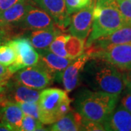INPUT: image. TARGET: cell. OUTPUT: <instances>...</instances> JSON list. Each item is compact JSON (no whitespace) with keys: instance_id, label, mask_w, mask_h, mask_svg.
Listing matches in <instances>:
<instances>
[{"instance_id":"6da1fadb","label":"cell","mask_w":131,"mask_h":131,"mask_svg":"<svg viewBox=\"0 0 131 131\" xmlns=\"http://www.w3.org/2000/svg\"><path fill=\"white\" fill-rule=\"evenodd\" d=\"M119 69L106 61L90 58L82 74L86 83L95 91L118 95L125 88V76Z\"/></svg>"},{"instance_id":"7a4b0ae2","label":"cell","mask_w":131,"mask_h":131,"mask_svg":"<svg viewBox=\"0 0 131 131\" xmlns=\"http://www.w3.org/2000/svg\"><path fill=\"white\" fill-rule=\"evenodd\" d=\"M127 26L115 0H96L93 13V24L84 47L89 48L99 38L107 36Z\"/></svg>"},{"instance_id":"3957f363","label":"cell","mask_w":131,"mask_h":131,"mask_svg":"<svg viewBox=\"0 0 131 131\" xmlns=\"http://www.w3.org/2000/svg\"><path fill=\"white\" fill-rule=\"evenodd\" d=\"M118 100V95L84 90L77 98V108L85 119L103 123L116 108Z\"/></svg>"},{"instance_id":"277c9868","label":"cell","mask_w":131,"mask_h":131,"mask_svg":"<svg viewBox=\"0 0 131 131\" xmlns=\"http://www.w3.org/2000/svg\"><path fill=\"white\" fill-rule=\"evenodd\" d=\"M71 99L67 91L59 88H45L39 98V120L44 125H52L71 111Z\"/></svg>"},{"instance_id":"5b68a950","label":"cell","mask_w":131,"mask_h":131,"mask_svg":"<svg viewBox=\"0 0 131 131\" xmlns=\"http://www.w3.org/2000/svg\"><path fill=\"white\" fill-rule=\"evenodd\" d=\"M88 52L90 54V58L106 61L119 70H131V42Z\"/></svg>"},{"instance_id":"8992f818","label":"cell","mask_w":131,"mask_h":131,"mask_svg":"<svg viewBox=\"0 0 131 131\" xmlns=\"http://www.w3.org/2000/svg\"><path fill=\"white\" fill-rule=\"evenodd\" d=\"M13 79L32 89L42 90L51 85L54 77L42 66L37 63L21 69L14 74Z\"/></svg>"},{"instance_id":"52a82bcc","label":"cell","mask_w":131,"mask_h":131,"mask_svg":"<svg viewBox=\"0 0 131 131\" xmlns=\"http://www.w3.org/2000/svg\"><path fill=\"white\" fill-rule=\"evenodd\" d=\"M9 42L14 47L17 54L15 62L9 67L13 74L21 69L37 63L39 58V53L28 37L15 38Z\"/></svg>"},{"instance_id":"ba28073f","label":"cell","mask_w":131,"mask_h":131,"mask_svg":"<svg viewBox=\"0 0 131 131\" xmlns=\"http://www.w3.org/2000/svg\"><path fill=\"white\" fill-rule=\"evenodd\" d=\"M93 7L90 6L72 14L69 26L71 35L86 42L92 28Z\"/></svg>"},{"instance_id":"9c48e42d","label":"cell","mask_w":131,"mask_h":131,"mask_svg":"<svg viewBox=\"0 0 131 131\" xmlns=\"http://www.w3.org/2000/svg\"><path fill=\"white\" fill-rule=\"evenodd\" d=\"M39 8L45 11L53 19L59 28H66L70 24L71 15L69 14L65 0H33Z\"/></svg>"},{"instance_id":"30bf717a","label":"cell","mask_w":131,"mask_h":131,"mask_svg":"<svg viewBox=\"0 0 131 131\" xmlns=\"http://www.w3.org/2000/svg\"><path fill=\"white\" fill-rule=\"evenodd\" d=\"M37 52L39 56L38 63L42 66L55 80H61L63 71L74 60L59 56L53 53L49 49Z\"/></svg>"},{"instance_id":"8fae6325","label":"cell","mask_w":131,"mask_h":131,"mask_svg":"<svg viewBox=\"0 0 131 131\" xmlns=\"http://www.w3.org/2000/svg\"><path fill=\"white\" fill-rule=\"evenodd\" d=\"M18 27L28 31L56 27L53 19L41 8L31 6Z\"/></svg>"},{"instance_id":"7c38bea8","label":"cell","mask_w":131,"mask_h":131,"mask_svg":"<svg viewBox=\"0 0 131 131\" xmlns=\"http://www.w3.org/2000/svg\"><path fill=\"white\" fill-rule=\"evenodd\" d=\"M90 59V54L87 51L74 59L63 71L61 80L67 93L72 91L77 86L80 76Z\"/></svg>"},{"instance_id":"4fadbf2b","label":"cell","mask_w":131,"mask_h":131,"mask_svg":"<svg viewBox=\"0 0 131 131\" xmlns=\"http://www.w3.org/2000/svg\"><path fill=\"white\" fill-rule=\"evenodd\" d=\"M12 78L7 84L6 95L7 100L17 103L39 101L41 90L30 88Z\"/></svg>"},{"instance_id":"5bb4252c","label":"cell","mask_w":131,"mask_h":131,"mask_svg":"<svg viewBox=\"0 0 131 131\" xmlns=\"http://www.w3.org/2000/svg\"><path fill=\"white\" fill-rule=\"evenodd\" d=\"M130 42H131V26H125L107 36L99 38L88 50L93 51L112 45Z\"/></svg>"},{"instance_id":"9a60e30c","label":"cell","mask_w":131,"mask_h":131,"mask_svg":"<svg viewBox=\"0 0 131 131\" xmlns=\"http://www.w3.org/2000/svg\"><path fill=\"white\" fill-rule=\"evenodd\" d=\"M24 117V112L17 103L7 99L0 104V121L8 124L14 130H20Z\"/></svg>"},{"instance_id":"2e32d148","label":"cell","mask_w":131,"mask_h":131,"mask_svg":"<svg viewBox=\"0 0 131 131\" xmlns=\"http://www.w3.org/2000/svg\"><path fill=\"white\" fill-rule=\"evenodd\" d=\"M105 130L131 131V113L121 105L103 122Z\"/></svg>"},{"instance_id":"e0dca14e","label":"cell","mask_w":131,"mask_h":131,"mask_svg":"<svg viewBox=\"0 0 131 131\" xmlns=\"http://www.w3.org/2000/svg\"><path fill=\"white\" fill-rule=\"evenodd\" d=\"M31 6V5L26 0L19 2L0 13V18L3 28L18 26Z\"/></svg>"},{"instance_id":"ac0fdd59","label":"cell","mask_w":131,"mask_h":131,"mask_svg":"<svg viewBox=\"0 0 131 131\" xmlns=\"http://www.w3.org/2000/svg\"><path fill=\"white\" fill-rule=\"evenodd\" d=\"M60 30L56 27L46 29H39L30 31L27 37L31 41L34 47L37 51L49 49L54 39L59 34Z\"/></svg>"},{"instance_id":"d6986e66","label":"cell","mask_w":131,"mask_h":131,"mask_svg":"<svg viewBox=\"0 0 131 131\" xmlns=\"http://www.w3.org/2000/svg\"><path fill=\"white\" fill-rule=\"evenodd\" d=\"M82 116L78 112L71 111L56 122L52 124L50 130L78 131L82 130Z\"/></svg>"},{"instance_id":"ffe728a7","label":"cell","mask_w":131,"mask_h":131,"mask_svg":"<svg viewBox=\"0 0 131 131\" xmlns=\"http://www.w3.org/2000/svg\"><path fill=\"white\" fill-rule=\"evenodd\" d=\"M84 41L69 34V37L66 42V51L69 58L76 59L84 53Z\"/></svg>"},{"instance_id":"44dd1931","label":"cell","mask_w":131,"mask_h":131,"mask_svg":"<svg viewBox=\"0 0 131 131\" xmlns=\"http://www.w3.org/2000/svg\"><path fill=\"white\" fill-rule=\"evenodd\" d=\"M16 58V51L9 41L0 45V63L9 67L13 65Z\"/></svg>"},{"instance_id":"7402d4cb","label":"cell","mask_w":131,"mask_h":131,"mask_svg":"<svg viewBox=\"0 0 131 131\" xmlns=\"http://www.w3.org/2000/svg\"><path fill=\"white\" fill-rule=\"evenodd\" d=\"M69 37V34H65L60 33L58 34L56 37L54 39L51 45L49 47V50L53 53L58 56L64 58H68L67 53L66 51V42Z\"/></svg>"},{"instance_id":"603a6c76","label":"cell","mask_w":131,"mask_h":131,"mask_svg":"<svg viewBox=\"0 0 131 131\" xmlns=\"http://www.w3.org/2000/svg\"><path fill=\"white\" fill-rule=\"evenodd\" d=\"M20 130L34 131V130H48L45 129L42 123L39 119L29 115H24Z\"/></svg>"},{"instance_id":"cb8c5ba5","label":"cell","mask_w":131,"mask_h":131,"mask_svg":"<svg viewBox=\"0 0 131 131\" xmlns=\"http://www.w3.org/2000/svg\"><path fill=\"white\" fill-rule=\"evenodd\" d=\"M66 9L69 15L90 6H94L93 0H65Z\"/></svg>"},{"instance_id":"d4e9b609","label":"cell","mask_w":131,"mask_h":131,"mask_svg":"<svg viewBox=\"0 0 131 131\" xmlns=\"http://www.w3.org/2000/svg\"><path fill=\"white\" fill-rule=\"evenodd\" d=\"M23 111L24 115H29L39 119L40 108L38 102H26L18 103Z\"/></svg>"},{"instance_id":"484cf974","label":"cell","mask_w":131,"mask_h":131,"mask_svg":"<svg viewBox=\"0 0 131 131\" xmlns=\"http://www.w3.org/2000/svg\"><path fill=\"white\" fill-rule=\"evenodd\" d=\"M117 7L127 26H131V2L129 0H115Z\"/></svg>"},{"instance_id":"4316f807","label":"cell","mask_w":131,"mask_h":131,"mask_svg":"<svg viewBox=\"0 0 131 131\" xmlns=\"http://www.w3.org/2000/svg\"><path fill=\"white\" fill-rule=\"evenodd\" d=\"M82 130H105L103 123L91 121L85 119L83 117H82Z\"/></svg>"},{"instance_id":"83f0119b","label":"cell","mask_w":131,"mask_h":131,"mask_svg":"<svg viewBox=\"0 0 131 131\" xmlns=\"http://www.w3.org/2000/svg\"><path fill=\"white\" fill-rule=\"evenodd\" d=\"M13 74L10 71L9 67L0 63V81L7 82L13 77Z\"/></svg>"},{"instance_id":"f1b7e54d","label":"cell","mask_w":131,"mask_h":131,"mask_svg":"<svg viewBox=\"0 0 131 131\" xmlns=\"http://www.w3.org/2000/svg\"><path fill=\"white\" fill-rule=\"evenodd\" d=\"M26 0H0V13L19 2H24Z\"/></svg>"},{"instance_id":"f546056e","label":"cell","mask_w":131,"mask_h":131,"mask_svg":"<svg viewBox=\"0 0 131 131\" xmlns=\"http://www.w3.org/2000/svg\"><path fill=\"white\" fill-rule=\"evenodd\" d=\"M121 106L131 113V92L125 95L121 100Z\"/></svg>"},{"instance_id":"4dcf8cb0","label":"cell","mask_w":131,"mask_h":131,"mask_svg":"<svg viewBox=\"0 0 131 131\" xmlns=\"http://www.w3.org/2000/svg\"><path fill=\"white\" fill-rule=\"evenodd\" d=\"M8 83L6 82L0 81V104L7 100L6 91H7V84Z\"/></svg>"},{"instance_id":"1f68e13d","label":"cell","mask_w":131,"mask_h":131,"mask_svg":"<svg viewBox=\"0 0 131 131\" xmlns=\"http://www.w3.org/2000/svg\"><path fill=\"white\" fill-rule=\"evenodd\" d=\"M8 35L5 28H0V45L8 41Z\"/></svg>"},{"instance_id":"d6a6232c","label":"cell","mask_w":131,"mask_h":131,"mask_svg":"<svg viewBox=\"0 0 131 131\" xmlns=\"http://www.w3.org/2000/svg\"><path fill=\"white\" fill-rule=\"evenodd\" d=\"M0 130H3V131H13V128L12 127L9 125L8 124L5 123L4 122H2L0 121Z\"/></svg>"},{"instance_id":"836d02e7","label":"cell","mask_w":131,"mask_h":131,"mask_svg":"<svg viewBox=\"0 0 131 131\" xmlns=\"http://www.w3.org/2000/svg\"><path fill=\"white\" fill-rule=\"evenodd\" d=\"M125 76V84H131V70H129V72L127 74H124Z\"/></svg>"},{"instance_id":"e575fe53","label":"cell","mask_w":131,"mask_h":131,"mask_svg":"<svg viewBox=\"0 0 131 131\" xmlns=\"http://www.w3.org/2000/svg\"><path fill=\"white\" fill-rule=\"evenodd\" d=\"M0 28H3V26H2V20H1V18H0Z\"/></svg>"},{"instance_id":"d590c367","label":"cell","mask_w":131,"mask_h":131,"mask_svg":"<svg viewBox=\"0 0 131 131\" xmlns=\"http://www.w3.org/2000/svg\"><path fill=\"white\" fill-rule=\"evenodd\" d=\"M126 86L128 88H129V89L130 90V91H131V84H128V85H126Z\"/></svg>"},{"instance_id":"8d00e7d4","label":"cell","mask_w":131,"mask_h":131,"mask_svg":"<svg viewBox=\"0 0 131 131\" xmlns=\"http://www.w3.org/2000/svg\"><path fill=\"white\" fill-rule=\"evenodd\" d=\"M93 1L94 3H95V2H96V0H93Z\"/></svg>"},{"instance_id":"74e56055","label":"cell","mask_w":131,"mask_h":131,"mask_svg":"<svg viewBox=\"0 0 131 131\" xmlns=\"http://www.w3.org/2000/svg\"><path fill=\"white\" fill-rule=\"evenodd\" d=\"M129 1H130V2H131V0H129Z\"/></svg>"}]
</instances>
